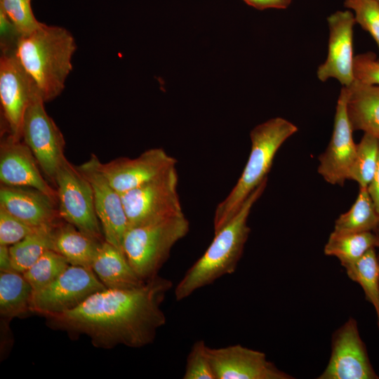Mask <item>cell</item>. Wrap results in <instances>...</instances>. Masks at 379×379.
<instances>
[{
  "label": "cell",
  "instance_id": "obj_1",
  "mask_svg": "<svg viewBox=\"0 0 379 379\" xmlns=\"http://www.w3.org/2000/svg\"><path fill=\"white\" fill-rule=\"evenodd\" d=\"M172 287L171 280L157 275L138 286L105 288L72 310L46 316L47 326L71 338L86 335L98 348H140L153 343L166 324L161 306Z\"/></svg>",
  "mask_w": 379,
  "mask_h": 379
},
{
  "label": "cell",
  "instance_id": "obj_2",
  "mask_svg": "<svg viewBox=\"0 0 379 379\" xmlns=\"http://www.w3.org/2000/svg\"><path fill=\"white\" fill-rule=\"evenodd\" d=\"M267 178L245 200L235 215L218 231L204 253L187 270L175 288L176 300L213 284L236 270L251 232L248 218L255 203L265 190Z\"/></svg>",
  "mask_w": 379,
  "mask_h": 379
},
{
  "label": "cell",
  "instance_id": "obj_3",
  "mask_svg": "<svg viewBox=\"0 0 379 379\" xmlns=\"http://www.w3.org/2000/svg\"><path fill=\"white\" fill-rule=\"evenodd\" d=\"M76 48L73 36L62 27L41 23L22 35L16 56L44 102L55 99L63 91Z\"/></svg>",
  "mask_w": 379,
  "mask_h": 379
},
{
  "label": "cell",
  "instance_id": "obj_4",
  "mask_svg": "<svg viewBox=\"0 0 379 379\" xmlns=\"http://www.w3.org/2000/svg\"><path fill=\"white\" fill-rule=\"evenodd\" d=\"M297 126L282 117L272 118L250 133L251 151L244 168L231 192L216 206L214 232L221 229L238 211L252 192L267 178L274 157Z\"/></svg>",
  "mask_w": 379,
  "mask_h": 379
},
{
  "label": "cell",
  "instance_id": "obj_5",
  "mask_svg": "<svg viewBox=\"0 0 379 379\" xmlns=\"http://www.w3.org/2000/svg\"><path fill=\"white\" fill-rule=\"evenodd\" d=\"M190 231L185 214L128 228L123 252L138 277L145 281L158 275L174 245Z\"/></svg>",
  "mask_w": 379,
  "mask_h": 379
},
{
  "label": "cell",
  "instance_id": "obj_6",
  "mask_svg": "<svg viewBox=\"0 0 379 379\" xmlns=\"http://www.w3.org/2000/svg\"><path fill=\"white\" fill-rule=\"evenodd\" d=\"M54 185L61 218L92 239L105 241L95 208L92 186L66 158L58 169Z\"/></svg>",
  "mask_w": 379,
  "mask_h": 379
},
{
  "label": "cell",
  "instance_id": "obj_7",
  "mask_svg": "<svg viewBox=\"0 0 379 379\" xmlns=\"http://www.w3.org/2000/svg\"><path fill=\"white\" fill-rule=\"evenodd\" d=\"M178 186V174L173 166L152 180L121 194L128 228L184 213Z\"/></svg>",
  "mask_w": 379,
  "mask_h": 379
},
{
  "label": "cell",
  "instance_id": "obj_8",
  "mask_svg": "<svg viewBox=\"0 0 379 379\" xmlns=\"http://www.w3.org/2000/svg\"><path fill=\"white\" fill-rule=\"evenodd\" d=\"M44 102L40 95L30 102L23 119L22 140L32 152L41 171L54 185L58 169L66 158L65 140L46 113Z\"/></svg>",
  "mask_w": 379,
  "mask_h": 379
},
{
  "label": "cell",
  "instance_id": "obj_9",
  "mask_svg": "<svg viewBox=\"0 0 379 379\" xmlns=\"http://www.w3.org/2000/svg\"><path fill=\"white\" fill-rule=\"evenodd\" d=\"M105 288L91 269L69 265L54 281L33 293L32 312L44 317L60 314Z\"/></svg>",
  "mask_w": 379,
  "mask_h": 379
},
{
  "label": "cell",
  "instance_id": "obj_10",
  "mask_svg": "<svg viewBox=\"0 0 379 379\" xmlns=\"http://www.w3.org/2000/svg\"><path fill=\"white\" fill-rule=\"evenodd\" d=\"M36 95H40L37 87L20 63L16 53L1 54L0 102L4 133L15 140H22L25 114Z\"/></svg>",
  "mask_w": 379,
  "mask_h": 379
},
{
  "label": "cell",
  "instance_id": "obj_11",
  "mask_svg": "<svg viewBox=\"0 0 379 379\" xmlns=\"http://www.w3.org/2000/svg\"><path fill=\"white\" fill-rule=\"evenodd\" d=\"M331 354L318 379H378L355 319L350 317L332 334Z\"/></svg>",
  "mask_w": 379,
  "mask_h": 379
},
{
  "label": "cell",
  "instance_id": "obj_12",
  "mask_svg": "<svg viewBox=\"0 0 379 379\" xmlns=\"http://www.w3.org/2000/svg\"><path fill=\"white\" fill-rule=\"evenodd\" d=\"M347 88L342 87L338 98L333 130L327 147L319 157L318 173L333 185L343 186L349 180L357 144L347 112Z\"/></svg>",
  "mask_w": 379,
  "mask_h": 379
},
{
  "label": "cell",
  "instance_id": "obj_13",
  "mask_svg": "<svg viewBox=\"0 0 379 379\" xmlns=\"http://www.w3.org/2000/svg\"><path fill=\"white\" fill-rule=\"evenodd\" d=\"M98 161V158L92 154L87 161L77 168L92 186L95 208L105 241L123 252V240L128 227V220L121 194L100 171Z\"/></svg>",
  "mask_w": 379,
  "mask_h": 379
},
{
  "label": "cell",
  "instance_id": "obj_14",
  "mask_svg": "<svg viewBox=\"0 0 379 379\" xmlns=\"http://www.w3.org/2000/svg\"><path fill=\"white\" fill-rule=\"evenodd\" d=\"M215 379H293L266 354L239 344L208 347Z\"/></svg>",
  "mask_w": 379,
  "mask_h": 379
},
{
  "label": "cell",
  "instance_id": "obj_15",
  "mask_svg": "<svg viewBox=\"0 0 379 379\" xmlns=\"http://www.w3.org/2000/svg\"><path fill=\"white\" fill-rule=\"evenodd\" d=\"M178 161L162 148H152L136 158L119 157L107 163L98 161L100 171L120 194L138 187L175 166Z\"/></svg>",
  "mask_w": 379,
  "mask_h": 379
},
{
  "label": "cell",
  "instance_id": "obj_16",
  "mask_svg": "<svg viewBox=\"0 0 379 379\" xmlns=\"http://www.w3.org/2000/svg\"><path fill=\"white\" fill-rule=\"evenodd\" d=\"M329 29L328 54L317 71V78L326 81L337 79L342 87H350L353 81V28L356 23L350 10L338 11L327 18Z\"/></svg>",
  "mask_w": 379,
  "mask_h": 379
},
{
  "label": "cell",
  "instance_id": "obj_17",
  "mask_svg": "<svg viewBox=\"0 0 379 379\" xmlns=\"http://www.w3.org/2000/svg\"><path fill=\"white\" fill-rule=\"evenodd\" d=\"M29 148L6 135L0 145L1 185L35 188L58 201L57 191L44 179Z\"/></svg>",
  "mask_w": 379,
  "mask_h": 379
},
{
  "label": "cell",
  "instance_id": "obj_18",
  "mask_svg": "<svg viewBox=\"0 0 379 379\" xmlns=\"http://www.w3.org/2000/svg\"><path fill=\"white\" fill-rule=\"evenodd\" d=\"M0 206L33 227L54 225L62 220L58 201L32 187L1 185Z\"/></svg>",
  "mask_w": 379,
  "mask_h": 379
},
{
  "label": "cell",
  "instance_id": "obj_19",
  "mask_svg": "<svg viewBox=\"0 0 379 379\" xmlns=\"http://www.w3.org/2000/svg\"><path fill=\"white\" fill-rule=\"evenodd\" d=\"M347 88V112L353 131L379 139V86L357 81Z\"/></svg>",
  "mask_w": 379,
  "mask_h": 379
},
{
  "label": "cell",
  "instance_id": "obj_20",
  "mask_svg": "<svg viewBox=\"0 0 379 379\" xmlns=\"http://www.w3.org/2000/svg\"><path fill=\"white\" fill-rule=\"evenodd\" d=\"M91 269L107 288H132L145 282L135 273L124 253L106 241L100 243Z\"/></svg>",
  "mask_w": 379,
  "mask_h": 379
},
{
  "label": "cell",
  "instance_id": "obj_21",
  "mask_svg": "<svg viewBox=\"0 0 379 379\" xmlns=\"http://www.w3.org/2000/svg\"><path fill=\"white\" fill-rule=\"evenodd\" d=\"M101 242L62 220L55 228L52 250L62 255L72 265L91 269Z\"/></svg>",
  "mask_w": 379,
  "mask_h": 379
},
{
  "label": "cell",
  "instance_id": "obj_22",
  "mask_svg": "<svg viewBox=\"0 0 379 379\" xmlns=\"http://www.w3.org/2000/svg\"><path fill=\"white\" fill-rule=\"evenodd\" d=\"M33 289L22 273L0 272V314L1 321L8 324L15 317L32 312Z\"/></svg>",
  "mask_w": 379,
  "mask_h": 379
},
{
  "label": "cell",
  "instance_id": "obj_23",
  "mask_svg": "<svg viewBox=\"0 0 379 379\" xmlns=\"http://www.w3.org/2000/svg\"><path fill=\"white\" fill-rule=\"evenodd\" d=\"M373 248H379V237L375 232L338 233L333 231L324 251L325 255L338 258L344 267Z\"/></svg>",
  "mask_w": 379,
  "mask_h": 379
},
{
  "label": "cell",
  "instance_id": "obj_24",
  "mask_svg": "<svg viewBox=\"0 0 379 379\" xmlns=\"http://www.w3.org/2000/svg\"><path fill=\"white\" fill-rule=\"evenodd\" d=\"M379 215L368 187H359L352 207L335 220L333 231L338 233L375 232Z\"/></svg>",
  "mask_w": 379,
  "mask_h": 379
},
{
  "label": "cell",
  "instance_id": "obj_25",
  "mask_svg": "<svg viewBox=\"0 0 379 379\" xmlns=\"http://www.w3.org/2000/svg\"><path fill=\"white\" fill-rule=\"evenodd\" d=\"M60 222L38 227L21 241L9 246L15 271L23 274L46 251L52 250L54 230Z\"/></svg>",
  "mask_w": 379,
  "mask_h": 379
},
{
  "label": "cell",
  "instance_id": "obj_26",
  "mask_svg": "<svg viewBox=\"0 0 379 379\" xmlns=\"http://www.w3.org/2000/svg\"><path fill=\"white\" fill-rule=\"evenodd\" d=\"M347 277L361 287L366 299L379 314V260L373 248L355 262L344 267Z\"/></svg>",
  "mask_w": 379,
  "mask_h": 379
},
{
  "label": "cell",
  "instance_id": "obj_27",
  "mask_svg": "<svg viewBox=\"0 0 379 379\" xmlns=\"http://www.w3.org/2000/svg\"><path fill=\"white\" fill-rule=\"evenodd\" d=\"M379 157V139L364 133L357 144L356 155L349 173V180L358 183L359 187H368L372 181Z\"/></svg>",
  "mask_w": 379,
  "mask_h": 379
},
{
  "label": "cell",
  "instance_id": "obj_28",
  "mask_svg": "<svg viewBox=\"0 0 379 379\" xmlns=\"http://www.w3.org/2000/svg\"><path fill=\"white\" fill-rule=\"evenodd\" d=\"M69 265L62 255L48 250L22 274L34 293L54 281Z\"/></svg>",
  "mask_w": 379,
  "mask_h": 379
},
{
  "label": "cell",
  "instance_id": "obj_29",
  "mask_svg": "<svg viewBox=\"0 0 379 379\" xmlns=\"http://www.w3.org/2000/svg\"><path fill=\"white\" fill-rule=\"evenodd\" d=\"M344 6L354 11L356 23L371 34L379 48V1L345 0Z\"/></svg>",
  "mask_w": 379,
  "mask_h": 379
},
{
  "label": "cell",
  "instance_id": "obj_30",
  "mask_svg": "<svg viewBox=\"0 0 379 379\" xmlns=\"http://www.w3.org/2000/svg\"><path fill=\"white\" fill-rule=\"evenodd\" d=\"M208 347L203 340L192 345L187 357L183 379H215Z\"/></svg>",
  "mask_w": 379,
  "mask_h": 379
},
{
  "label": "cell",
  "instance_id": "obj_31",
  "mask_svg": "<svg viewBox=\"0 0 379 379\" xmlns=\"http://www.w3.org/2000/svg\"><path fill=\"white\" fill-rule=\"evenodd\" d=\"M31 1L0 0V9L5 13L22 34L32 32L41 24L34 15Z\"/></svg>",
  "mask_w": 379,
  "mask_h": 379
},
{
  "label": "cell",
  "instance_id": "obj_32",
  "mask_svg": "<svg viewBox=\"0 0 379 379\" xmlns=\"http://www.w3.org/2000/svg\"><path fill=\"white\" fill-rule=\"evenodd\" d=\"M37 227L24 222L0 206V245L12 246Z\"/></svg>",
  "mask_w": 379,
  "mask_h": 379
},
{
  "label": "cell",
  "instance_id": "obj_33",
  "mask_svg": "<svg viewBox=\"0 0 379 379\" xmlns=\"http://www.w3.org/2000/svg\"><path fill=\"white\" fill-rule=\"evenodd\" d=\"M353 77L354 81L362 84L379 86V58L372 52L355 55Z\"/></svg>",
  "mask_w": 379,
  "mask_h": 379
},
{
  "label": "cell",
  "instance_id": "obj_34",
  "mask_svg": "<svg viewBox=\"0 0 379 379\" xmlns=\"http://www.w3.org/2000/svg\"><path fill=\"white\" fill-rule=\"evenodd\" d=\"M22 35L13 22L0 9V48L1 54L16 53Z\"/></svg>",
  "mask_w": 379,
  "mask_h": 379
},
{
  "label": "cell",
  "instance_id": "obj_35",
  "mask_svg": "<svg viewBox=\"0 0 379 379\" xmlns=\"http://www.w3.org/2000/svg\"><path fill=\"white\" fill-rule=\"evenodd\" d=\"M250 6L258 10L268 8L286 9L292 2V0H243Z\"/></svg>",
  "mask_w": 379,
  "mask_h": 379
},
{
  "label": "cell",
  "instance_id": "obj_36",
  "mask_svg": "<svg viewBox=\"0 0 379 379\" xmlns=\"http://www.w3.org/2000/svg\"><path fill=\"white\" fill-rule=\"evenodd\" d=\"M368 191L374 202L375 206L379 215V157L376 171L372 181L368 186ZM378 230L379 227L377 230Z\"/></svg>",
  "mask_w": 379,
  "mask_h": 379
},
{
  "label": "cell",
  "instance_id": "obj_37",
  "mask_svg": "<svg viewBox=\"0 0 379 379\" xmlns=\"http://www.w3.org/2000/svg\"><path fill=\"white\" fill-rule=\"evenodd\" d=\"M15 271L12 266V260L9 246L0 245V272Z\"/></svg>",
  "mask_w": 379,
  "mask_h": 379
},
{
  "label": "cell",
  "instance_id": "obj_38",
  "mask_svg": "<svg viewBox=\"0 0 379 379\" xmlns=\"http://www.w3.org/2000/svg\"><path fill=\"white\" fill-rule=\"evenodd\" d=\"M375 232H376V234H378V237H379V230H377V231ZM378 260H379V253H378Z\"/></svg>",
  "mask_w": 379,
  "mask_h": 379
},
{
  "label": "cell",
  "instance_id": "obj_39",
  "mask_svg": "<svg viewBox=\"0 0 379 379\" xmlns=\"http://www.w3.org/2000/svg\"><path fill=\"white\" fill-rule=\"evenodd\" d=\"M377 317H378V328H379V314L377 315Z\"/></svg>",
  "mask_w": 379,
  "mask_h": 379
},
{
  "label": "cell",
  "instance_id": "obj_40",
  "mask_svg": "<svg viewBox=\"0 0 379 379\" xmlns=\"http://www.w3.org/2000/svg\"><path fill=\"white\" fill-rule=\"evenodd\" d=\"M378 1H379V0H378Z\"/></svg>",
  "mask_w": 379,
  "mask_h": 379
}]
</instances>
